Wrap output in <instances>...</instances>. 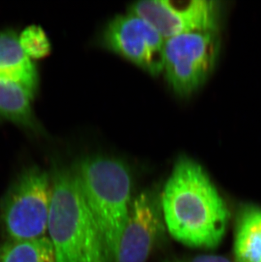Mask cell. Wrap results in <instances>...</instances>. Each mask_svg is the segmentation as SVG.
Returning a JSON list of instances; mask_svg holds the SVG:
<instances>
[{"label": "cell", "instance_id": "6da1fadb", "mask_svg": "<svg viewBox=\"0 0 261 262\" xmlns=\"http://www.w3.org/2000/svg\"><path fill=\"white\" fill-rule=\"evenodd\" d=\"M160 205L169 233L183 245L213 249L222 242L229 210L202 166L192 159L182 157L176 163Z\"/></svg>", "mask_w": 261, "mask_h": 262}, {"label": "cell", "instance_id": "7a4b0ae2", "mask_svg": "<svg viewBox=\"0 0 261 262\" xmlns=\"http://www.w3.org/2000/svg\"><path fill=\"white\" fill-rule=\"evenodd\" d=\"M48 231L56 262H110L73 169L54 166Z\"/></svg>", "mask_w": 261, "mask_h": 262}, {"label": "cell", "instance_id": "3957f363", "mask_svg": "<svg viewBox=\"0 0 261 262\" xmlns=\"http://www.w3.org/2000/svg\"><path fill=\"white\" fill-rule=\"evenodd\" d=\"M72 169L101 233L108 261L115 262L132 206L128 166L118 159L90 156Z\"/></svg>", "mask_w": 261, "mask_h": 262}, {"label": "cell", "instance_id": "277c9868", "mask_svg": "<svg viewBox=\"0 0 261 262\" xmlns=\"http://www.w3.org/2000/svg\"><path fill=\"white\" fill-rule=\"evenodd\" d=\"M51 177L39 166L24 169L1 203V218L10 240L45 237L51 203Z\"/></svg>", "mask_w": 261, "mask_h": 262}, {"label": "cell", "instance_id": "5b68a950", "mask_svg": "<svg viewBox=\"0 0 261 262\" xmlns=\"http://www.w3.org/2000/svg\"><path fill=\"white\" fill-rule=\"evenodd\" d=\"M219 50V30L190 32L165 40L164 70L170 87L182 96L207 79Z\"/></svg>", "mask_w": 261, "mask_h": 262}, {"label": "cell", "instance_id": "8992f818", "mask_svg": "<svg viewBox=\"0 0 261 262\" xmlns=\"http://www.w3.org/2000/svg\"><path fill=\"white\" fill-rule=\"evenodd\" d=\"M165 40L190 32L219 30V4L209 0H143L130 6Z\"/></svg>", "mask_w": 261, "mask_h": 262}, {"label": "cell", "instance_id": "52a82bcc", "mask_svg": "<svg viewBox=\"0 0 261 262\" xmlns=\"http://www.w3.org/2000/svg\"><path fill=\"white\" fill-rule=\"evenodd\" d=\"M104 42L149 74L163 72L165 39L139 15L132 12L116 15L106 27Z\"/></svg>", "mask_w": 261, "mask_h": 262}, {"label": "cell", "instance_id": "ba28073f", "mask_svg": "<svg viewBox=\"0 0 261 262\" xmlns=\"http://www.w3.org/2000/svg\"><path fill=\"white\" fill-rule=\"evenodd\" d=\"M161 205L151 193H140L130 206L115 262H146L165 232Z\"/></svg>", "mask_w": 261, "mask_h": 262}, {"label": "cell", "instance_id": "9c48e42d", "mask_svg": "<svg viewBox=\"0 0 261 262\" xmlns=\"http://www.w3.org/2000/svg\"><path fill=\"white\" fill-rule=\"evenodd\" d=\"M0 77L23 85L34 94L37 91V68L20 47L19 35L12 30L0 32Z\"/></svg>", "mask_w": 261, "mask_h": 262}, {"label": "cell", "instance_id": "30bf717a", "mask_svg": "<svg viewBox=\"0 0 261 262\" xmlns=\"http://www.w3.org/2000/svg\"><path fill=\"white\" fill-rule=\"evenodd\" d=\"M236 262H261V208L244 206L236 219Z\"/></svg>", "mask_w": 261, "mask_h": 262}, {"label": "cell", "instance_id": "8fae6325", "mask_svg": "<svg viewBox=\"0 0 261 262\" xmlns=\"http://www.w3.org/2000/svg\"><path fill=\"white\" fill-rule=\"evenodd\" d=\"M35 94L23 85L0 77V116L20 126L35 128Z\"/></svg>", "mask_w": 261, "mask_h": 262}, {"label": "cell", "instance_id": "7c38bea8", "mask_svg": "<svg viewBox=\"0 0 261 262\" xmlns=\"http://www.w3.org/2000/svg\"><path fill=\"white\" fill-rule=\"evenodd\" d=\"M0 262H56L50 238L10 240L0 249Z\"/></svg>", "mask_w": 261, "mask_h": 262}, {"label": "cell", "instance_id": "4fadbf2b", "mask_svg": "<svg viewBox=\"0 0 261 262\" xmlns=\"http://www.w3.org/2000/svg\"><path fill=\"white\" fill-rule=\"evenodd\" d=\"M23 51L31 59L46 57L51 51V45L45 30L37 25L28 26L19 35Z\"/></svg>", "mask_w": 261, "mask_h": 262}, {"label": "cell", "instance_id": "5bb4252c", "mask_svg": "<svg viewBox=\"0 0 261 262\" xmlns=\"http://www.w3.org/2000/svg\"><path fill=\"white\" fill-rule=\"evenodd\" d=\"M165 262H232L227 257L222 255H201L193 257L183 258V259H173Z\"/></svg>", "mask_w": 261, "mask_h": 262}]
</instances>
